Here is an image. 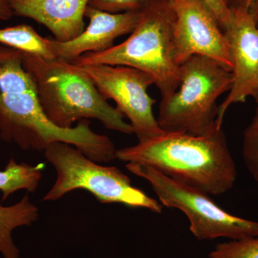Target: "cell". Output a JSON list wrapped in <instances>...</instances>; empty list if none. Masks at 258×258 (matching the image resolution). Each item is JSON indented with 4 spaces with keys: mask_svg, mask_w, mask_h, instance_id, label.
<instances>
[{
    "mask_svg": "<svg viewBox=\"0 0 258 258\" xmlns=\"http://www.w3.org/2000/svg\"><path fill=\"white\" fill-rule=\"evenodd\" d=\"M88 119L70 128L47 118L36 87L23 64V52L0 45V139L23 150L42 152L55 142L71 144L96 162L108 163L117 149L109 137L95 133Z\"/></svg>",
    "mask_w": 258,
    "mask_h": 258,
    "instance_id": "1",
    "label": "cell"
},
{
    "mask_svg": "<svg viewBox=\"0 0 258 258\" xmlns=\"http://www.w3.org/2000/svg\"><path fill=\"white\" fill-rule=\"evenodd\" d=\"M117 159L150 166L209 195L230 191L237 171L222 128L204 136L165 133L117 149Z\"/></svg>",
    "mask_w": 258,
    "mask_h": 258,
    "instance_id": "2",
    "label": "cell"
},
{
    "mask_svg": "<svg viewBox=\"0 0 258 258\" xmlns=\"http://www.w3.org/2000/svg\"><path fill=\"white\" fill-rule=\"evenodd\" d=\"M23 64L35 83L42 111L56 126L73 128L78 120L94 118L110 130L134 133L123 115L76 64L23 52Z\"/></svg>",
    "mask_w": 258,
    "mask_h": 258,
    "instance_id": "3",
    "label": "cell"
},
{
    "mask_svg": "<svg viewBox=\"0 0 258 258\" xmlns=\"http://www.w3.org/2000/svg\"><path fill=\"white\" fill-rule=\"evenodd\" d=\"M174 20L175 14L169 0H148L138 25L124 42L102 52L83 54L72 63L138 69L152 78L161 99L169 98L179 87L181 80V66L174 57Z\"/></svg>",
    "mask_w": 258,
    "mask_h": 258,
    "instance_id": "4",
    "label": "cell"
},
{
    "mask_svg": "<svg viewBox=\"0 0 258 258\" xmlns=\"http://www.w3.org/2000/svg\"><path fill=\"white\" fill-rule=\"evenodd\" d=\"M232 71L208 57L195 55L181 64L179 87L162 98L157 118L166 133L204 136L222 128L217 123V101L230 91Z\"/></svg>",
    "mask_w": 258,
    "mask_h": 258,
    "instance_id": "5",
    "label": "cell"
},
{
    "mask_svg": "<svg viewBox=\"0 0 258 258\" xmlns=\"http://www.w3.org/2000/svg\"><path fill=\"white\" fill-rule=\"evenodd\" d=\"M45 159L55 168L57 179L45 201H55L70 191H89L103 204L119 203L161 213L162 205L132 184V180L115 166L96 164L78 148L55 142L44 150Z\"/></svg>",
    "mask_w": 258,
    "mask_h": 258,
    "instance_id": "6",
    "label": "cell"
},
{
    "mask_svg": "<svg viewBox=\"0 0 258 258\" xmlns=\"http://www.w3.org/2000/svg\"><path fill=\"white\" fill-rule=\"evenodd\" d=\"M127 169L147 180L164 207L175 208L189 220L190 232L200 241L258 237V222L231 215L208 194L161 174L150 166L128 163Z\"/></svg>",
    "mask_w": 258,
    "mask_h": 258,
    "instance_id": "7",
    "label": "cell"
},
{
    "mask_svg": "<svg viewBox=\"0 0 258 258\" xmlns=\"http://www.w3.org/2000/svg\"><path fill=\"white\" fill-rule=\"evenodd\" d=\"M78 66L107 100L115 101L117 109L130 121L139 142L166 133L153 113L156 100L147 92L148 88L154 84L149 75L128 66L106 64Z\"/></svg>",
    "mask_w": 258,
    "mask_h": 258,
    "instance_id": "8",
    "label": "cell"
},
{
    "mask_svg": "<svg viewBox=\"0 0 258 258\" xmlns=\"http://www.w3.org/2000/svg\"><path fill=\"white\" fill-rule=\"evenodd\" d=\"M175 20L174 57L181 66L195 55L218 61L231 71L230 45L216 17L204 0H169Z\"/></svg>",
    "mask_w": 258,
    "mask_h": 258,
    "instance_id": "9",
    "label": "cell"
},
{
    "mask_svg": "<svg viewBox=\"0 0 258 258\" xmlns=\"http://www.w3.org/2000/svg\"><path fill=\"white\" fill-rule=\"evenodd\" d=\"M231 18L225 30L232 60V84L218 106L217 123L222 127L231 106L248 98L258 101V25L252 15L240 8H230Z\"/></svg>",
    "mask_w": 258,
    "mask_h": 258,
    "instance_id": "10",
    "label": "cell"
},
{
    "mask_svg": "<svg viewBox=\"0 0 258 258\" xmlns=\"http://www.w3.org/2000/svg\"><path fill=\"white\" fill-rule=\"evenodd\" d=\"M142 16V10L110 13L88 6L85 17L89 20L82 33L70 41L60 42L47 37L56 59L72 62L87 52H99L113 46L115 39L132 33Z\"/></svg>",
    "mask_w": 258,
    "mask_h": 258,
    "instance_id": "11",
    "label": "cell"
},
{
    "mask_svg": "<svg viewBox=\"0 0 258 258\" xmlns=\"http://www.w3.org/2000/svg\"><path fill=\"white\" fill-rule=\"evenodd\" d=\"M13 15L41 24L60 42L70 41L85 30L90 0H9Z\"/></svg>",
    "mask_w": 258,
    "mask_h": 258,
    "instance_id": "12",
    "label": "cell"
},
{
    "mask_svg": "<svg viewBox=\"0 0 258 258\" xmlns=\"http://www.w3.org/2000/svg\"><path fill=\"white\" fill-rule=\"evenodd\" d=\"M38 215V209L28 195L11 206L0 205V252L3 257L19 258L20 252L12 237L13 231L21 226L31 225Z\"/></svg>",
    "mask_w": 258,
    "mask_h": 258,
    "instance_id": "13",
    "label": "cell"
},
{
    "mask_svg": "<svg viewBox=\"0 0 258 258\" xmlns=\"http://www.w3.org/2000/svg\"><path fill=\"white\" fill-rule=\"evenodd\" d=\"M0 45L48 60L56 59L47 37L39 35L30 25L23 24L0 29Z\"/></svg>",
    "mask_w": 258,
    "mask_h": 258,
    "instance_id": "14",
    "label": "cell"
},
{
    "mask_svg": "<svg viewBox=\"0 0 258 258\" xmlns=\"http://www.w3.org/2000/svg\"><path fill=\"white\" fill-rule=\"evenodd\" d=\"M43 164L32 166L26 163L18 164L10 159L4 171H0V191L3 201L18 190L25 189L29 192L36 191L42 179Z\"/></svg>",
    "mask_w": 258,
    "mask_h": 258,
    "instance_id": "15",
    "label": "cell"
},
{
    "mask_svg": "<svg viewBox=\"0 0 258 258\" xmlns=\"http://www.w3.org/2000/svg\"><path fill=\"white\" fill-rule=\"evenodd\" d=\"M209 258H258V237L217 244Z\"/></svg>",
    "mask_w": 258,
    "mask_h": 258,
    "instance_id": "16",
    "label": "cell"
},
{
    "mask_svg": "<svg viewBox=\"0 0 258 258\" xmlns=\"http://www.w3.org/2000/svg\"><path fill=\"white\" fill-rule=\"evenodd\" d=\"M242 157L249 174L258 182V124L251 123L244 132Z\"/></svg>",
    "mask_w": 258,
    "mask_h": 258,
    "instance_id": "17",
    "label": "cell"
},
{
    "mask_svg": "<svg viewBox=\"0 0 258 258\" xmlns=\"http://www.w3.org/2000/svg\"><path fill=\"white\" fill-rule=\"evenodd\" d=\"M148 0H90L89 6L110 13L141 11Z\"/></svg>",
    "mask_w": 258,
    "mask_h": 258,
    "instance_id": "18",
    "label": "cell"
},
{
    "mask_svg": "<svg viewBox=\"0 0 258 258\" xmlns=\"http://www.w3.org/2000/svg\"><path fill=\"white\" fill-rule=\"evenodd\" d=\"M216 17L222 30L228 27L231 18V10L227 5V0H204Z\"/></svg>",
    "mask_w": 258,
    "mask_h": 258,
    "instance_id": "19",
    "label": "cell"
},
{
    "mask_svg": "<svg viewBox=\"0 0 258 258\" xmlns=\"http://www.w3.org/2000/svg\"><path fill=\"white\" fill-rule=\"evenodd\" d=\"M230 8H240L252 15L258 25V0H227Z\"/></svg>",
    "mask_w": 258,
    "mask_h": 258,
    "instance_id": "20",
    "label": "cell"
},
{
    "mask_svg": "<svg viewBox=\"0 0 258 258\" xmlns=\"http://www.w3.org/2000/svg\"><path fill=\"white\" fill-rule=\"evenodd\" d=\"M13 15L9 0H0V21L9 20Z\"/></svg>",
    "mask_w": 258,
    "mask_h": 258,
    "instance_id": "21",
    "label": "cell"
},
{
    "mask_svg": "<svg viewBox=\"0 0 258 258\" xmlns=\"http://www.w3.org/2000/svg\"><path fill=\"white\" fill-rule=\"evenodd\" d=\"M258 103V101H257ZM252 123H254V124H258V105L257 107V109H256L255 115H254L253 119H252Z\"/></svg>",
    "mask_w": 258,
    "mask_h": 258,
    "instance_id": "22",
    "label": "cell"
}]
</instances>
